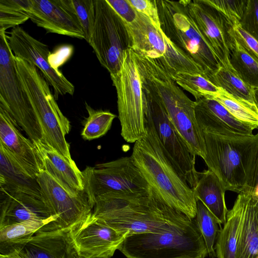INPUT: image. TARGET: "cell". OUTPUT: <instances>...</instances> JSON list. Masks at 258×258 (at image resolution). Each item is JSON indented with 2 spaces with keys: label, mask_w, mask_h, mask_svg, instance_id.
<instances>
[{
  "label": "cell",
  "mask_w": 258,
  "mask_h": 258,
  "mask_svg": "<svg viewBox=\"0 0 258 258\" xmlns=\"http://www.w3.org/2000/svg\"><path fill=\"white\" fill-rule=\"evenodd\" d=\"M230 34L241 48L258 62V42L244 31L239 23L232 27Z\"/></svg>",
  "instance_id": "f35d334b"
},
{
  "label": "cell",
  "mask_w": 258,
  "mask_h": 258,
  "mask_svg": "<svg viewBox=\"0 0 258 258\" xmlns=\"http://www.w3.org/2000/svg\"><path fill=\"white\" fill-rule=\"evenodd\" d=\"M145 127L144 136L134 143L133 162L162 202L195 219L197 208L194 191L166 156L147 108Z\"/></svg>",
  "instance_id": "7a4b0ae2"
},
{
  "label": "cell",
  "mask_w": 258,
  "mask_h": 258,
  "mask_svg": "<svg viewBox=\"0 0 258 258\" xmlns=\"http://www.w3.org/2000/svg\"><path fill=\"white\" fill-rule=\"evenodd\" d=\"M229 61L231 69L246 84L252 88L258 87V62L234 39L230 49Z\"/></svg>",
  "instance_id": "83f0119b"
},
{
  "label": "cell",
  "mask_w": 258,
  "mask_h": 258,
  "mask_svg": "<svg viewBox=\"0 0 258 258\" xmlns=\"http://www.w3.org/2000/svg\"><path fill=\"white\" fill-rule=\"evenodd\" d=\"M58 217L44 199L22 192L1 191L0 228L10 225L38 222L56 229Z\"/></svg>",
  "instance_id": "d6986e66"
},
{
  "label": "cell",
  "mask_w": 258,
  "mask_h": 258,
  "mask_svg": "<svg viewBox=\"0 0 258 258\" xmlns=\"http://www.w3.org/2000/svg\"><path fill=\"white\" fill-rule=\"evenodd\" d=\"M0 106L37 147L44 144L42 130L17 70L6 32L0 31Z\"/></svg>",
  "instance_id": "9c48e42d"
},
{
  "label": "cell",
  "mask_w": 258,
  "mask_h": 258,
  "mask_svg": "<svg viewBox=\"0 0 258 258\" xmlns=\"http://www.w3.org/2000/svg\"><path fill=\"white\" fill-rule=\"evenodd\" d=\"M95 17L89 44L100 64L111 74L121 69L125 51L132 49L129 31L106 0H95Z\"/></svg>",
  "instance_id": "30bf717a"
},
{
  "label": "cell",
  "mask_w": 258,
  "mask_h": 258,
  "mask_svg": "<svg viewBox=\"0 0 258 258\" xmlns=\"http://www.w3.org/2000/svg\"><path fill=\"white\" fill-rule=\"evenodd\" d=\"M256 258H258V256Z\"/></svg>",
  "instance_id": "7dc6e473"
},
{
  "label": "cell",
  "mask_w": 258,
  "mask_h": 258,
  "mask_svg": "<svg viewBox=\"0 0 258 258\" xmlns=\"http://www.w3.org/2000/svg\"><path fill=\"white\" fill-rule=\"evenodd\" d=\"M9 113L0 106V144L31 176L37 177L44 170L41 155L33 142L19 130Z\"/></svg>",
  "instance_id": "ffe728a7"
},
{
  "label": "cell",
  "mask_w": 258,
  "mask_h": 258,
  "mask_svg": "<svg viewBox=\"0 0 258 258\" xmlns=\"http://www.w3.org/2000/svg\"><path fill=\"white\" fill-rule=\"evenodd\" d=\"M84 32V39L89 43L95 17V0H70Z\"/></svg>",
  "instance_id": "d590c367"
},
{
  "label": "cell",
  "mask_w": 258,
  "mask_h": 258,
  "mask_svg": "<svg viewBox=\"0 0 258 258\" xmlns=\"http://www.w3.org/2000/svg\"><path fill=\"white\" fill-rule=\"evenodd\" d=\"M118 250L126 258H205L208 255L196 222L176 232L127 236Z\"/></svg>",
  "instance_id": "52a82bcc"
},
{
  "label": "cell",
  "mask_w": 258,
  "mask_h": 258,
  "mask_svg": "<svg viewBox=\"0 0 258 258\" xmlns=\"http://www.w3.org/2000/svg\"><path fill=\"white\" fill-rule=\"evenodd\" d=\"M192 190L196 199L207 207L219 225L224 224L228 212L225 201L226 189L217 175L208 169L200 172L198 182Z\"/></svg>",
  "instance_id": "d4e9b609"
},
{
  "label": "cell",
  "mask_w": 258,
  "mask_h": 258,
  "mask_svg": "<svg viewBox=\"0 0 258 258\" xmlns=\"http://www.w3.org/2000/svg\"><path fill=\"white\" fill-rule=\"evenodd\" d=\"M243 206L237 258L258 256V199L242 192Z\"/></svg>",
  "instance_id": "484cf974"
},
{
  "label": "cell",
  "mask_w": 258,
  "mask_h": 258,
  "mask_svg": "<svg viewBox=\"0 0 258 258\" xmlns=\"http://www.w3.org/2000/svg\"><path fill=\"white\" fill-rule=\"evenodd\" d=\"M7 35L9 46L15 57L36 66L54 91L55 99L59 95H73L74 85L59 71L49 63L51 53L47 45L35 39L21 27L12 29Z\"/></svg>",
  "instance_id": "5bb4252c"
},
{
  "label": "cell",
  "mask_w": 258,
  "mask_h": 258,
  "mask_svg": "<svg viewBox=\"0 0 258 258\" xmlns=\"http://www.w3.org/2000/svg\"><path fill=\"white\" fill-rule=\"evenodd\" d=\"M110 75L116 91L121 135L126 142L135 143L145 133L146 106L132 49L125 51L120 70Z\"/></svg>",
  "instance_id": "ba28073f"
},
{
  "label": "cell",
  "mask_w": 258,
  "mask_h": 258,
  "mask_svg": "<svg viewBox=\"0 0 258 258\" xmlns=\"http://www.w3.org/2000/svg\"><path fill=\"white\" fill-rule=\"evenodd\" d=\"M91 215L127 237L176 232L195 222L162 202L152 189L137 194L111 192L99 196Z\"/></svg>",
  "instance_id": "6da1fadb"
},
{
  "label": "cell",
  "mask_w": 258,
  "mask_h": 258,
  "mask_svg": "<svg viewBox=\"0 0 258 258\" xmlns=\"http://www.w3.org/2000/svg\"><path fill=\"white\" fill-rule=\"evenodd\" d=\"M135 10L147 17L157 28L160 23L156 0H128Z\"/></svg>",
  "instance_id": "ab89813d"
},
{
  "label": "cell",
  "mask_w": 258,
  "mask_h": 258,
  "mask_svg": "<svg viewBox=\"0 0 258 258\" xmlns=\"http://www.w3.org/2000/svg\"><path fill=\"white\" fill-rule=\"evenodd\" d=\"M208 169L213 172L226 190L243 192L256 135L224 136L203 132Z\"/></svg>",
  "instance_id": "8992f818"
},
{
  "label": "cell",
  "mask_w": 258,
  "mask_h": 258,
  "mask_svg": "<svg viewBox=\"0 0 258 258\" xmlns=\"http://www.w3.org/2000/svg\"><path fill=\"white\" fill-rule=\"evenodd\" d=\"M126 24L135 53L153 59H159L167 48L166 36L145 16L138 12L135 20Z\"/></svg>",
  "instance_id": "7402d4cb"
},
{
  "label": "cell",
  "mask_w": 258,
  "mask_h": 258,
  "mask_svg": "<svg viewBox=\"0 0 258 258\" xmlns=\"http://www.w3.org/2000/svg\"><path fill=\"white\" fill-rule=\"evenodd\" d=\"M82 173L84 191L92 209L96 199L104 194H137L151 189L131 156L87 167Z\"/></svg>",
  "instance_id": "8fae6325"
},
{
  "label": "cell",
  "mask_w": 258,
  "mask_h": 258,
  "mask_svg": "<svg viewBox=\"0 0 258 258\" xmlns=\"http://www.w3.org/2000/svg\"><path fill=\"white\" fill-rule=\"evenodd\" d=\"M13 249L30 258H74L77 252L70 228L39 231L14 240L0 248L1 254Z\"/></svg>",
  "instance_id": "ac0fdd59"
},
{
  "label": "cell",
  "mask_w": 258,
  "mask_h": 258,
  "mask_svg": "<svg viewBox=\"0 0 258 258\" xmlns=\"http://www.w3.org/2000/svg\"><path fill=\"white\" fill-rule=\"evenodd\" d=\"M252 92L254 103L258 108V87L253 88Z\"/></svg>",
  "instance_id": "f6af8a7d"
},
{
  "label": "cell",
  "mask_w": 258,
  "mask_h": 258,
  "mask_svg": "<svg viewBox=\"0 0 258 258\" xmlns=\"http://www.w3.org/2000/svg\"><path fill=\"white\" fill-rule=\"evenodd\" d=\"M239 25L258 42V0H247Z\"/></svg>",
  "instance_id": "74e56055"
},
{
  "label": "cell",
  "mask_w": 258,
  "mask_h": 258,
  "mask_svg": "<svg viewBox=\"0 0 258 258\" xmlns=\"http://www.w3.org/2000/svg\"><path fill=\"white\" fill-rule=\"evenodd\" d=\"M156 3L164 35L194 61L213 83L221 64L189 15L183 1L156 0Z\"/></svg>",
  "instance_id": "5b68a950"
},
{
  "label": "cell",
  "mask_w": 258,
  "mask_h": 258,
  "mask_svg": "<svg viewBox=\"0 0 258 258\" xmlns=\"http://www.w3.org/2000/svg\"><path fill=\"white\" fill-rule=\"evenodd\" d=\"M73 48L70 45H63L50 53L48 60L49 63L54 69L58 70L71 56Z\"/></svg>",
  "instance_id": "7bdbcfd3"
},
{
  "label": "cell",
  "mask_w": 258,
  "mask_h": 258,
  "mask_svg": "<svg viewBox=\"0 0 258 258\" xmlns=\"http://www.w3.org/2000/svg\"><path fill=\"white\" fill-rule=\"evenodd\" d=\"M74 258H85V257H82V256H81L80 255H79L77 253V252H76L75 255H74ZM92 258H109V257H92Z\"/></svg>",
  "instance_id": "bcb514c9"
},
{
  "label": "cell",
  "mask_w": 258,
  "mask_h": 258,
  "mask_svg": "<svg viewBox=\"0 0 258 258\" xmlns=\"http://www.w3.org/2000/svg\"><path fill=\"white\" fill-rule=\"evenodd\" d=\"M88 117L86 118L81 133L83 139L92 140L106 134L110 128L116 115L108 110H95L85 103Z\"/></svg>",
  "instance_id": "d6a6232c"
},
{
  "label": "cell",
  "mask_w": 258,
  "mask_h": 258,
  "mask_svg": "<svg viewBox=\"0 0 258 258\" xmlns=\"http://www.w3.org/2000/svg\"><path fill=\"white\" fill-rule=\"evenodd\" d=\"M195 114L203 132L224 136H252L256 126L235 118L220 102L214 98L196 99Z\"/></svg>",
  "instance_id": "44dd1931"
},
{
  "label": "cell",
  "mask_w": 258,
  "mask_h": 258,
  "mask_svg": "<svg viewBox=\"0 0 258 258\" xmlns=\"http://www.w3.org/2000/svg\"><path fill=\"white\" fill-rule=\"evenodd\" d=\"M253 146L247 173L245 188L243 192L251 194L253 188L258 185V133Z\"/></svg>",
  "instance_id": "60d3db41"
},
{
  "label": "cell",
  "mask_w": 258,
  "mask_h": 258,
  "mask_svg": "<svg viewBox=\"0 0 258 258\" xmlns=\"http://www.w3.org/2000/svg\"><path fill=\"white\" fill-rule=\"evenodd\" d=\"M197 208L196 223L204 238L208 256L215 258L216 256L215 244L220 230L219 224L210 211L198 200H197Z\"/></svg>",
  "instance_id": "1f68e13d"
},
{
  "label": "cell",
  "mask_w": 258,
  "mask_h": 258,
  "mask_svg": "<svg viewBox=\"0 0 258 258\" xmlns=\"http://www.w3.org/2000/svg\"><path fill=\"white\" fill-rule=\"evenodd\" d=\"M213 98L220 102L237 119L258 128V108L255 104L237 98L223 90Z\"/></svg>",
  "instance_id": "4dcf8cb0"
},
{
  "label": "cell",
  "mask_w": 258,
  "mask_h": 258,
  "mask_svg": "<svg viewBox=\"0 0 258 258\" xmlns=\"http://www.w3.org/2000/svg\"><path fill=\"white\" fill-rule=\"evenodd\" d=\"M106 2L125 23L131 24L136 19L138 12L128 0H106Z\"/></svg>",
  "instance_id": "b9f144b4"
},
{
  "label": "cell",
  "mask_w": 258,
  "mask_h": 258,
  "mask_svg": "<svg viewBox=\"0 0 258 258\" xmlns=\"http://www.w3.org/2000/svg\"><path fill=\"white\" fill-rule=\"evenodd\" d=\"M233 25L239 24L243 15L247 0H207Z\"/></svg>",
  "instance_id": "8d00e7d4"
},
{
  "label": "cell",
  "mask_w": 258,
  "mask_h": 258,
  "mask_svg": "<svg viewBox=\"0 0 258 258\" xmlns=\"http://www.w3.org/2000/svg\"><path fill=\"white\" fill-rule=\"evenodd\" d=\"M15 59L22 88L40 125L44 144L76 164L66 139L71 124L59 109L49 84L36 66L19 57L15 56Z\"/></svg>",
  "instance_id": "277c9868"
},
{
  "label": "cell",
  "mask_w": 258,
  "mask_h": 258,
  "mask_svg": "<svg viewBox=\"0 0 258 258\" xmlns=\"http://www.w3.org/2000/svg\"><path fill=\"white\" fill-rule=\"evenodd\" d=\"M91 213L71 229L76 251L85 258H110L127 236L94 218Z\"/></svg>",
  "instance_id": "2e32d148"
},
{
  "label": "cell",
  "mask_w": 258,
  "mask_h": 258,
  "mask_svg": "<svg viewBox=\"0 0 258 258\" xmlns=\"http://www.w3.org/2000/svg\"><path fill=\"white\" fill-rule=\"evenodd\" d=\"M135 59L143 88L161 102L190 152L204 159L205 140L196 117L195 101L179 88L159 59L136 54Z\"/></svg>",
  "instance_id": "3957f363"
},
{
  "label": "cell",
  "mask_w": 258,
  "mask_h": 258,
  "mask_svg": "<svg viewBox=\"0 0 258 258\" xmlns=\"http://www.w3.org/2000/svg\"><path fill=\"white\" fill-rule=\"evenodd\" d=\"M143 90L146 108L166 156L179 175L194 188L200 176L195 166L196 156L189 150L161 102L150 93Z\"/></svg>",
  "instance_id": "7c38bea8"
},
{
  "label": "cell",
  "mask_w": 258,
  "mask_h": 258,
  "mask_svg": "<svg viewBox=\"0 0 258 258\" xmlns=\"http://www.w3.org/2000/svg\"><path fill=\"white\" fill-rule=\"evenodd\" d=\"M182 1L189 15L221 66L231 69L229 58L234 42L230 34L233 25L207 0Z\"/></svg>",
  "instance_id": "4fadbf2b"
},
{
  "label": "cell",
  "mask_w": 258,
  "mask_h": 258,
  "mask_svg": "<svg viewBox=\"0 0 258 258\" xmlns=\"http://www.w3.org/2000/svg\"><path fill=\"white\" fill-rule=\"evenodd\" d=\"M57 229L38 222H26L0 228V248L12 241L31 235L37 232Z\"/></svg>",
  "instance_id": "836d02e7"
},
{
  "label": "cell",
  "mask_w": 258,
  "mask_h": 258,
  "mask_svg": "<svg viewBox=\"0 0 258 258\" xmlns=\"http://www.w3.org/2000/svg\"><path fill=\"white\" fill-rule=\"evenodd\" d=\"M243 206L242 192L238 194L226 220L221 228L215 244L217 258H237V251Z\"/></svg>",
  "instance_id": "4316f807"
},
{
  "label": "cell",
  "mask_w": 258,
  "mask_h": 258,
  "mask_svg": "<svg viewBox=\"0 0 258 258\" xmlns=\"http://www.w3.org/2000/svg\"><path fill=\"white\" fill-rule=\"evenodd\" d=\"M43 159L44 171L67 192L78 196L84 190L82 171L51 147L43 144L37 148Z\"/></svg>",
  "instance_id": "cb8c5ba5"
},
{
  "label": "cell",
  "mask_w": 258,
  "mask_h": 258,
  "mask_svg": "<svg viewBox=\"0 0 258 258\" xmlns=\"http://www.w3.org/2000/svg\"><path fill=\"white\" fill-rule=\"evenodd\" d=\"M29 19L47 32L84 39L70 0L18 1Z\"/></svg>",
  "instance_id": "9a60e30c"
},
{
  "label": "cell",
  "mask_w": 258,
  "mask_h": 258,
  "mask_svg": "<svg viewBox=\"0 0 258 258\" xmlns=\"http://www.w3.org/2000/svg\"><path fill=\"white\" fill-rule=\"evenodd\" d=\"M213 83L232 96L255 104L253 88L246 84L232 70L221 66L215 74Z\"/></svg>",
  "instance_id": "f546056e"
},
{
  "label": "cell",
  "mask_w": 258,
  "mask_h": 258,
  "mask_svg": "<svg viewBox=\"0 0 258 258\" xmlns=\"http://www.w3.org/2000/svg\"><path fill=\"white\" fill-rule=\"evenodd\" d=\"M0 258H19L17 252L12 250L5 254H0Z\"/></svg>",
  "instance_id": "ee69618b"
},
{
  "label": "cell",
  "mask_w": 258,
  "mask_h": 258,
  "mask_svg": "<svg viewBox=\"0 0 258 258\" xmlns=\"http://www.w3.org/2000/svg\"><path fill=\"white\" fill-rule=\"evenodd\" d=\"M171 76L178 86L191 93L196 99L213 98L222 90L201 74L177 73Z\"/></svg>",
  "instance_id": "f1b7e54d"
},
{
  "label": "cell",
  "mask_w": 258,
  "mask_h": 258,
  "mask_svg": "<svg viewBox=\"0 0 258 258\" xmlns=\"http://www.w3.org/2000/svg\"><path fill=\"white\" fill-rule=\"evenodd\" d=\"M43 198L58 217L60 229L70 228L84 220L92 211L84 191L72 196L45 171L37 176Z\"/></svg>",
  "instance_id": "e0dca14e"
},
{
  "label": "cell",
  "mask_w": 258,
  "mask_h": 258,
  "mask_svg": "<svg viewBox=\"0 0 258 258\" xmlns=\"http://www.w3.org/2000/svg\"><path fill=\"white\" fill-rule=\"evenodd\" d=\"M29 19L17 0H0V31L15 28Z\"/></svg>",
  "instance_id": "e575fe53"
},
{
  "label": "cell",
  "mask_w": 258,
  "mask_h": 258,
  "mask_svg": "<svg viewBox=\"0 0 258 258\" xmlns=\"http://www.w3.org/2000/svg\"><path fill=\"white\" fill-rule=\"evenodd\" d=\"M1 191L22 192L44 199L37 177L31 176L0 144Z\"/></svg>",
  "instance_id": "603a6c76"
}]
</instances>
